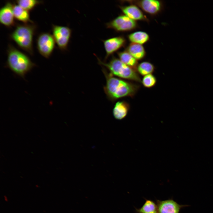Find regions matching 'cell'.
Masks as SVG:
<instances>
[{
  "mask_svg": "<svg viewBox=\"0 0 213 213\" xmlns=\"http://www.w3.org/2000/svg\"><path fill=\"white\" fill-rule=\"evenodd\" d=\"M107 28L118 32H126L135 29L137 26L135 21L125 15H120L106 24Z\"/></svg>",
  "mask_w": 213,
  "mask_h": 213,
  "instance_id": "6",
  "label": "cell"
},
{
  "mask_svg": "<svg viewBox=\"0 0 213 213\" xmlns=\"http://www.w3.org/2000/svg\"><path fill=\"white\" fill-rule=\"evenodd\" d=\"M126 51L137 60L143 59L146 55V51L143 46L138 44L131 43Z\"/></svg>",
  "mask_w": 213,
  "mask_h": 213,
  "instance_id": "15",
  "label": "cell"
},
{
  "mask_svg": "<svg viewBox=\"0 0 213 213\" xmlns=\"http://www.w3.org/2000/svg\"><path fill=\"white\" fill-rule=\"evenodd\" d=\"M127 2L135 5L145 12L151 15L159 13L162 9V2L156 0H127Z\"/></svg>",
  "mask_w": 213,
  "mask_h": 213,
  "instance_id": "8",
  "label": "cell"
},
{
  "mask_svg": "<svg viewBox=\"0 0 213 213\" xmlns=\"http://www.w3.org/2000/svg\"><path fill=\"white\" fill-rule=\"evenodd\" d=\"M102 71L106 81L104 91L107 98L112 102L124 97H133L139 88L136 84L115 77L104 69Z\"/></svg>",
  "mask_w": 213,
  "mask_h": 213,
  "instance_id": "1",
  "label": "cell"
},
{
  "mask_svg": "<svg viewBox=\"0 0 213 213\" xmlns=\"http://www.w3.org/2000/svg\"><path fill=\"white\" fill-rule=\"evenodd\" d=\"M130 109L129 104L124 101L117 102L113 109V114L116 119L121 120L124 118L127 114Z\"/></svg>",
  "mask_w": 213,
  "mask_h": 213,
  "instance_id": "13",
  "label": "cell"
},
{
  "mask_svg": "<svg viewBox=\"0 0 213 213\" xmlns=\"http://www.w3.org/2000/svg\"><path fill=\"white\" fill-rule=\"evenodd\" d=\"M158 213H179L187 205H180L172 199L157 200Z\"/></svg>",
  "mask_w": 213,
  "mask_h": 213,
  "instance_id": "9",
  "label": "cell"
},
{
  "mask_svg": "<svg viewBox=\"0 0 213 213\" xmlns=\"http://www.w3.org/2000/svg\"><path fill=\"white\" fill-rule=\"evenodd\" d=\"M16 1L18 5L28 11L32 10L36 6L43 2L36 0H18Z\"/></svg>",
  "mask_w": 213,
  "mask_h": 213,
  "instance_id": "20",
  "label": "cell"
},
{
  "mask_svg": "<svg viewBox=\"0 0 213 213\" xmlns=\"http://www.w3.org/2000/svg\"><path fill=\"white\" fill-rule=\"evenodd\" d=\"M128 38L131 43L143 44L148 41L149 39V35L142 31H136L130 34Z\"/></svg>",
  "mask_w": 213,
  "mask_h": 213,
  "instance_id": "16",
  "label": "cell"
},
{
  "mask_svg": "<svg viewBox=\"0 0 213 213\" xmlns=\"http://www.w3.org/2000/svg\"><path fill=\"white\" fill-rule=\"evenodd\" d=\"M13 6L10 2H7L0 10V22L3 25L10 27L15 24Z\"/></svg>",
  "mask_w": 213,
  "mask_h": 213,
  "instance_id": "11",
  "label": "cell"
},
{
  "mask_svg": "<svg viewBox=\"0 0 213 213\" xmlns=\"http://www.w3.org/2000/svg\"><path fill=\"white\" fill-rule=\"evenodd\" d=\"M119 59L123 63L136 70L137 60L126 50L117 53Z\"/></svg>",
  "mask_w": 213,
  "mask_h": 213,
  "instance_id": "17",
  "label": "cell"
},
{
  "mask_svg": "<svg viewBox=\"0 0 213 213\" xmlns=\"http://www.w3.org/2000/svg\"><path fill=\"white\" fill-rule=\"evenodd\" d=\"M98 60L99 63L106 67L113 75L141 83V79L137 71L123 63L119 59L114 57L108 63L103 62L98 58Z\"/></svg>",
  "mask_w": 213,
  "mask_h": 213,
  "instance_id": "4",
  "label": "cell"
},
{
  "mask_svg": "<svg viewBox=\"0 0 213 213\" xmlns=\"http://www.w3.org/2000/svg\"><path fill=\"white\" fill-rule=\"evenodd\" d=\"M36 28L33 23L18 25L10 35V38L20 48L32 55L33 38Z\"/></svg>",
  "mask_w": 213,
  "mask_h": 213,
  "instance_id": "3",
  "label": "cell"
},
{
  "mask_svg": "<svg viewBox=\"0 0 213 213\" xmlns=\"http://www.w3.org/2000/svg\"><path fill=\"white\" fill-rule=\"evenodd\" d=\"M7 54V66L22 78L36 66L26 55L11 45H8Z\"/></svg>",
  "mask_w": 213,
  "mask_h": 213,
  "instance_id": "2",
  "label": "cell"
},
{
  "mask_svg": "<svg viewBox=\"0 0 213 213\" xmlns=\"http://www.w3.org/2000/svg\"><path fill=\"white\" fill-rule=\"evenodd\" d=\"M154 66L149 62L145 61L138 64L136 69L138 73L141 75L145 76L152 74L155 70Z\"/></svg>",
  "mask_w": 213,
  "mask_h": 213,
  "instance_id": "18",
  "label": "cell"
},
{
  "mask_svg": "<svg viewBox=\"0 0 213 213\" xmlns=\"http://www.w3.org/2000/svg\"><path fill=\"white\" fill-rule=\"evenodd\" d=\"M106 52L105 59L119 49L123 46L126 40L123 36L113 37L105 40L103 41Z\"/></svg>",
  "mask_w": 213,
  "mask_h": 213,
  "instance_id": "10",
  "label": "cell"
},
{
  "mask_svg": "<svg viewBox=\"0 0 213 213\" xmlns=\"http://www.w3.org/2000/svg\"><path fill=\"white\" fill-rule=\"evenodd\" d=\"M55 41L52 35L48 33H43L38 36L37 45L40 54L48 58L51 55L55 47Z\"/></svg>",
  "mask_w": 213,
  "mask_h": 213,
  "instance_id": "5",
  "label": "cell"
},
{
  "mask_svg": "<svg viewBox=\"0 0 213 213\" xmlns=\"http://www.w3.org/2000/svg\"><path fill=\"white\" fill-rule=\"evenodd\" d=\"M125 15L135 21H148V19L137 6L131 4L128 6L119 7Z\"/></svg>",
  "mask_w": 213,
  "mask_h": 213,
  "instance_id": "12",
  "label": "cell"
},
{
  "mask_svg": "<svg viewBox=\"0 0 213 213\" xmlns=\"http://www.w3.org/2000/svg\"><path fill=\"white\" fill-rule=\"evenodd\" d=\"M53 36L59 48L62 50L67 48L71 34L68 27L52 25Z\"/></svg>",
  "mask_w": 213,
  "mask_h": 213,
  "instance_id": "7",
  "label": "cell"
},
{
  "mask_svg": "<svg viewBox=\"0 0 213 213\" xmlns=\"http://www.w3.org/2000/svg\"><path fill=\"white\" fill-rule=\"evenodd\" d=\"M141 83L143 86L146 88H150L154 87L156 83L155 77L152 74H150L144 76Z\"/></svg>",
  "mask_w": 213,
  "mask_h": 213,
  "instance_id": "21",
  "label": "cell"
},
{
  "mask_svg": "<svg viewBox=\"0 0 213 213\" xmlns=\"http://www.w3.org/2000/svg\"><path fill=\"white\" fill-rule=\"evenodd\" d=\"M13 11L14 17L17 20L24 24H28V22L33 23V22L30 19L29 11L18 4H13Z\"/></svg>",
  "mask_w": 213,
  "mask_h": 213,
  "instance_id": "14",
  "label": "cell"
},
{
  "mask_svg": "<svg viewBox=\"0 0 213 213\" xmlns=\"http://www.w3.org/2000/svg\"><path fill=\"white\" fill-rule=\"evenodd\" d=\"M138 213H158L157 205L153 201L146 200L142 206L136 209Z\"/></svg>",
  "mask_w": 213,
  "mask_h": 213,
  "instance_id": "19",
  "label": "cell"
}]
</instances>
